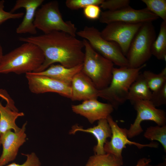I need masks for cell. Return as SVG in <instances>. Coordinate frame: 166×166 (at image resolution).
<instances>
[{
  "instance_id": "obj_31",
  "label": "cell",
  "mask_w": 166,
  "mask_h": 166,
  "mask_svg": "<svg viewBox=\"0 0 166 166\" xmlns=\"http://www.w3.org/2000/svg\"><path fill=\"white\" fill-rule=\"evenodd\" d=\"M26 157L25 161L22 164L12 163L5 166H41L40 161L36 154L34 152L30 154H22Z\"/></svg>"
},
{
  "instance_id": "obj_27",
  "label": "cell",
  "mask_w": 166,
  "mask_h": 166,
  "mask_svg": "<svg viewBox=\"0 0 166 166\" xmlns=\"http://www.w3.org/2000/svg\"><path fill=\"white\" fill-rule=\"evenodd\" d=\"M130 2L128 0H103L100 7L106 10L115 11L129 6Z\"/></svg>"
},
{
  "instance_id": "obj_23",
  "label": "cell",
  "mask_w": 166,
  "mask_h": 166,
  "mask_svg": "<svg viewBox=\"0 0 166 166\" xmlns=\"http://www.w3.org/2000/svg\"><path fill=\"white\" fill-rule=\"evenodd\" d=\"M151 90L152 92L166 83V67L158 74L149 70L144 71L142 73Z\"/></svg>"
},
{
  "instance_id": "obj_34",
  "label": "cell",
  "mask_w": 166,
  "mask_h": 166,
  "mask_svg": "<svg viewBox=\"0 0 166 166\" xmlns=\"http://www.w3.org/2000/svg\"><path fill=\"white\" fill-rule=\"evenodd\" d=\"M147 166H166V160H165L163 162L160 163L157 165H152L149 164H148Z\"/></svg>"
},
{
  "instance_id": "obj_10",
  "label": "cell",
  "mask_w": 166,
  "mask_h": 166,
  "mask_svg": "<svg viewBox=\"0 0 166 166\" xmlns=\"http://www.w3.org/2000/svg\"><path fill=\"white\" fill-rule=\"evenodd\" d=\"M107 119L111 128L112 136L110 140L107 141L104 145V150L105 153L122 157L123 150L126 148L127 144L134 145L140 149L145 147L154 148L158 147V143L154 141L144 144L130 140L128 137L126 128L120 127L111 115Z\"/></svg>"
},
{
  "instance_id": "obj_13",
  "label": "cell",
  "mask_w": 166,
  "mask_h": 166,
  "mask_svg": "<svg viewBox=\"0 0 166 166\" xmlns=\"http://www.w3.org/2000/svg\"><path fill=\"white\" fill-rule=\"evenodd\" d=\"M26 122L24 123L18 132L9 130L0 136L2 147L0 156V166H5L16 158L19 148L26 141Z\"/></svg>"
},
{
  "instance_id": "obj_12",
  "label": "cell",
  "mask_w": 166,
  "mask_h": 166,
  "mask_svg": "<svg viewBox=\"0 0 166 166\" xmlns=\"http://www.w3.org/2000/svg\"><path fill=\"white\" fill-rule=\"evenodd\" d=\"M25 74L29 89L31 93L36 94L54 93L71 99V85L49 77L33 72Z\"/></svg>"
},
{
  "instance_id": "obj_2",
  "label": "cell",
  "mask_w": 166,
  "mask_h": 166,
  "mask_svg": "<svg viewBox=\"0 0 166 166\" xmlns=\"http://www.w3.org/2000/svg\"><path fill=\"white\" fill-rule=\"evenodd\" d=\"M44 60L43 53L38 46L25 42L3 55L0 64V73L20 74L35 72Z\"/></svg>"
},
{
  "instance_id": "obj_5",
  "label": "cell",
  "mask_w": 166,
  "mask_h": 166,
  "mask_svg": "<svg viewBox=\"0 0 166 166\" xmlns=\"http://www.w3.org/2000/svg\"><path fill=\"white\" fill-rule=\"evenodd\" d=\"M36 29L46 34L53 31L67 33L76 36L77 28L70 21H65L60 12L58 1L43 4L37 10L34 21Z\"/></svg>"
},
{
  "instance_id": "obj_19",
  "label": "cell",
  "mask_w": 166,
  "mask_h": 166,
  "mask_svg": "<svg viewBox=\"0 0 166 166\" xmlns=\"http://www.w3.org/2000/svg\"><path fill=\"white\" fill-rule=\"evenodd\" d=\"M24 115L23 112L14 111L6 105L3 106L0 101V136L9 130L19 131L21 128L17 125L16 121Z\"/></svg>"
},
{
  "instance_id": "obj_29",
  "label": "cell",
  "mask_w": 166,
  "mask_h": 166,
  "mask_svg": "<svg viewBox=\"0 0 166 166\" xmlns=\"http://www.w3.org/2000/svg\"><path fill=\"white\" fill-rule=\"evenodd\" d=\"M5 2L4 0L0 1V25L9 19H20L24 16V14L23 12L12 13L5 11Z\"/></svg>"
},
{
  "instance_id": "obj_3",
  "label": "cell",
  "mask_w": 166,
  "mask_h": 166,
  "mask_svg": "<svg viewBox=\"0 0 166 166\" xmlns=\"http://www.w3.org/2000/svg\"><path fill=\"white\" fill-rule=\"evenodd\" d=\"M146 65V63L137 68L128 67H114L112 77L109 86L99 90V97L109 102L117 109L127 100L128 91L131 85Z\"/></svg>"
},
{
  "instance_id": "obj_32",
  "label": "cell",
  "mask_w": 166,
  "mask_h": 166,
  "mask_svg": "<svg viewBox=\"0 0 166 166\" xmlns=\"http://www.w3.org/2000/svg\"><path fill=\"white\" fill-rule=\"evenodd\" d=\"M0 97L6 101V105L11 110L14 111H19L15 105L14 101L6 90L0 88Z\"/></svg>"
},
{
  "instance_id": "obj_11",
  "label": "cell",
  "mask_w": 166,
  "mask_h": 166,
  "mask_svg": "<svg viewBox=\"0 0 166 166\" xmlns=\"http://www.w3.org/2000/svg\"><path fill=\"white\" fill-rule=\"evenodd\" d=\"M158 18L146 8L138 10L129 6L116 10L101 12L99 20L100 22L107 24L115 22L137 24L152 22Z\"/></svg>"
},
{
  "instance_id": "obj_15",
  "label": "cell",
  "mask_w": 166,
  "mask_h": 166,
  "mask_svg": "<svg viewBox=\"0 0 166 166\" xmlns=\"http://www.w3.org/2000/svg\"><path fill=\"white\" fill-rule=\"evenodd\" d=\"M44 0H17L11 10L12 13L21 8L25 10V13L21 22L16 29L18 34H29L33 35L37 34V29L34 21L36 11L42 5Z\"/></svg>"
},
{
  "instance_id": "obj_9",
  "label": "cell",
  "mask_w": 166,
  "mask_h": 166,
  "mask_svg": "<svg viewBox=\"0 0 166 166\" xmlns=\"http://www.w3.org/2000/svg\"><path fill=\"white\" fill-rule=\"evenodd\" d=\"M142 23L131 24L120 22L110 23L107 24L101 32V34L106 40L117 43L125 56L132 40Z\"/></svg>"
},
{
  "instance_id": "obj_18",
  "label": "cell",
  "mask_w": 166,
  "mask_h": 166,
  "mask_svg": "<svg viewBox=\"0 0 166 166\" xmlns=\"http://www.w3.org/2000/svg\"><path fill=\"white\" fill-rule=\"evenodd\" d=\"M83 63L72 68L66 67L61 64H52L44 70L37 74L49 77L71 85L72 80L75 75L81 71Z\"/></svg>"
},
{
  "instance_id": "obj_1",
  "label": "cell",
  "mask_w": 166,
  "mask_h": 166,
  "mask_svg": "<svg viewBox=\"0 0 166 166\" xmlns=\"http://www.w3.org/2000/svg\"><path fill=\"white\" fill-rule=\"evenodd\" d=\"M19 39L35 45L43 53L44 62L35 73L43 71L55 63L69 68L83 63L85 54L83 40L67 33L53 31L40 35L20 37Z\"/></svg>"
},
{
  "instance_id": "obj_14",
  "label": "cell",
  "mask_w": 166,
  "mask_h": 166,
  "mask_svg": "<svg viewBox=\"0 0 166 166\" xmlns=\"http://www.w3.org/2000/svg\"><path fill=\"white\" fill-rule=\"evenodd\" d=\"M71 109L74 113L86 118L91 124L107 119L114 109L111 104L102 103L97 99L83 101L81 104L72 105Z\"/></svg>"
},
{
  "instance_id": "obj_33",
  "label": "cell",
  "mask_w": 166,
  "mask_h": 166,
  "mask_svg": "<svg viewBox=\"0 0 166 166\" xmlns=\"http://www.w3.org/2000/svg\"><path fill=\"white\" fill-rule=\"evenodd\" d=\"M151 162L150 159L143 158L139 159L135 166H147Z\"/></svg>"
},
{
  "instance_id": "obj_26",
  "label": "cell",
  "mask_w": 166,
  "mask_h": 166,
  "mask_svg": "<svg viewBox=\"0 0 166 166\" xmlns=\"http://www.w3.org/2000/svg\"><path fill=\"white\" fill-rule=\"evenodd\" d=\"M104 0H67L65 1L66 6L72 10L84 9L90 5H100Z\"/></svg>"
},
{
  "instance_id": "obj_24",
  "label": "cell",
  "mask_w": 166,
  "mask_h": 166,
  "mask_svg": "<svg viewBox=\"0 0 166 166\" xmlns=\"http://www.w3.org/2000/svg\"><path fill=\"white\" fill-rule=\"evenodd\" d=\"M145 138L152 141L156 140L163 146L166 152V125L151 126L147 128L144 133Z\"/></svg>"
},
{
  "instance_id": "obj_6",
  "label": "cell",
  "mask_w": 166,
  "mask_h": 166,
  "mask_svg": "<svg viewBox=\"0 0 166 166\" xmlns=\"http://www.w3.org/2000/svg\"><path fill=\"white\" fill-rule=\"evenodd\" d=\"M156 38L152 22L143 23L132 40L126 55L129 67L137 68L146 63L152 55V46Z\"/></svg>"
},
{
  "instance_id": "obj_16",
  "label": "cell",
  "mask_w": 166,
  "mask_h": 166,
  "mask_svg": "<svg viewBox=\"0 0 166 166\" xmlns=\"http://www.w3.org/2000/svg\"><path fill=\"white\" fill-rule=\"evenodd\" d=\"M73 101L97 99L99 90L90 79L81 71L73 77L71 84Z\"/></svg>"
},
{
  "instance_id": "obj_20",
  "label": "cell",
  "mask_w": 166,
  "mask_h": 166,
  "mask_svg": "<svg viewBox=\"0 0 166 166\" xmlns=\"http://www.w3.org/2000/svg\"><path fill=\"white\" fill-rule=\"evenodd\" d=\"M152 93L142 74L140 73L130 87L127 100L131 102L138 100H150Z\"/></svg>"
},
{
  "instance_id": "obj_28",
  "label": "cell",
  "mask_w": 166,
  "mask_h": 166,
  "mask_svg": "<svg viewBox=\"0 0 166 166\" xmlns=\"http://www.w3.org/2000/svg\"><path fill=\"white\" fill-rule=\"evenodd\" d=\"M150 100L156 107L166 104V83L157 90L152 92Z\"/></svg>"
},
{
  "instance_id": "obj_35",
  "label": "cell",
  "mask_w": 166,
  "mask_h": 166,
  "mask_svg": "<svg viewBox=\"0 0 166 166\" xmlns=\"http://www.w3.org/2000/svg\"><path fill=\"white\" fill-rule=\"evenodd\" d=\"M3 55V50L1 44H0V64L1 63Z\"/></svg>"
},
{
  "instance_id": "obj_22",
  "label": "cell",
  "mask_w": 166,
  "mask_h": 166,
  "mask_svg": "<svg viewBox=\"0 0 166 166\" xmlns=\"http://www.w3.org/2000/svg\"><path fill=\"white\" fill-rule=\"evenodd\" d=\"M122 157H117L110 154L95 155L90 157L85 166H121Z\"/></svg>"
},
{
  "instance_id": "obj_36",
  "label": "cell",
  "mask_w": 166,
  "mask_h": 166,
  "mask_svg": "<svg viewBox=\"0 0 166 166\" xmlns=\"http://www.w3.org/2000/svg\"><path fill=\"white\" fill-rule=\"evenodd\" d=\"M1 141H0V147L1 146Z\"/></svg>"
},
{
  "instance_id": "obj_4",
  "label": "cell",
  "mask_w": 166,
  "mask_h": 166,
  "mask_svg": "<svg viewBox=\"0 0 166 166\" xmlns=\"http://www.w3.org/2000/svg\"><path fill=\"white\" fill-rule=\"evenodd\" d=\"M83 41L85 51L81 71L98 90L105 88L111 82L114 64L95 50L87 40Z\"/></svg>"
},
{
  "instance_id": "obj_30",
  "label": "cell",
  "mask_w": 166,
  "mask_h": 166,
  "mask_svg": "<svg viewBox=\"0 0 166 166\" xmlns=\"http://www.w3.org/2000/svg\"><path fill=\"white\" fill-rule=\"evenodd\" d=\"M83 13L85 17L89 19H99L101 13V8L97 5H89L83 9Z\"/></svg>"
},
{
  "instance_id": "obj_17",
  "label": "cell",
  "mask_w": 166,
  "mask_h": 166,
  "mask_svg": "<svg viewBox=\"0 0 166 166\" xmlns=\"http://www.w3.org/2000/svg\"><path fill=\"white\" fill-rule=\"evenodd\" d=\"M77 132H82L91 133L96 138L97 143L93 148L95 154H103L105 153L104 146L107 139L112 136V131L107 119L99 120L97 124L92 127L85 129L76 124L73 126L69 131L70 134H74Z\"/></svg>"
},
{
  "instance_id": "obj_21",
  "label": "cell",
  "mask_w": 166,
  "mask_h": 166,
  "mask_svg": "<svg viewBox=\"0 0 166 166\" xmlns=\"http://www.w3.org/2000/svg\"><path fill=\"white\" fill-rule=\"evenodd\" d=\"M151 53L159 60L166 59V21H163L157 38L152 46Z\"/></svg>"
},
{
  "instance_id": "obj_7",
  "label": "cell",
  "mask_w": 166,
  "mask_h": 166,
  "mask_svg": "<svg viewBox=\"0 0 166 166\" xmlns=\"http://www.w3.org/2000/svg\"><path fill=\"white\" fill-rule=\"evenodd\" d=\"M76 35L87 40L93 49L105 58L120 67H128L126 57L116 43L103 38L101 32L94 26H85Z\"/></svg>"
},
{
  "instance_id": "obj_8",
  "label": "cell",
  "mask_w": 166,
  "mask_h": 166,
  "mask_svg": "<svg viewBox=\"0 0 166 166\" xmlns=\"http://www.w3.org/2000/svg\"><path fill=\"white\" fill-rule=\"evenodd\" d=\"M131 103L136 112L137 115L133 123L127 129L128 138L137 136L143 132L141 124L144 121H152L160 126L166 125L165 112L156 108L150 100H138Z\"/></svg>"
},
{
  "instance_id": "obj_25",
  "label": "cell",
  "mask_w": 166,
  "mask_h": 166,
  "mask_svg": "<svg viewBox=\"0 0 166 166\" xmlns=\"http://www.w3.org/2000/svg\"><path fill=\"white\" fill-rule=\"evenodd\" d=\"M150 11L166 21V0H142Z\"/></svg>"
}]
</instances>
